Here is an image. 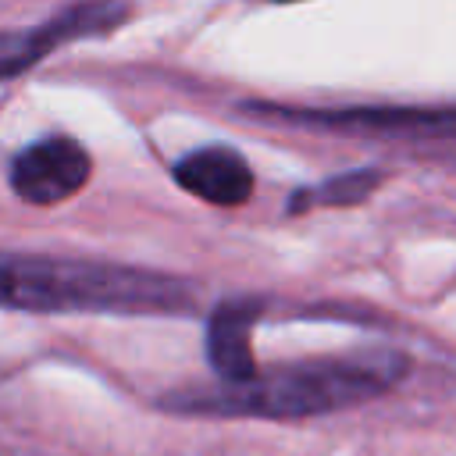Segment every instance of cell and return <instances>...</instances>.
Wrapping results in <instances>:
<instances>
[{"instance_id":"1","label":"cell","mask_w":456,"mask_h":456,"mask_svg":"<svg viewBox=\"0 0 456 456\" xmlns=\"http://www.w3.org/2000/svg\"><path fill=\"white\" fill-rule=\"evenodd\" d=\"M4 303L21 310H178L189 289L178 278L53 256H7Z\"/></svg>"},{"instance_id":"2","label":"cell","mask_w":456,"mask_h":456,"mask_svg":"<svg viewBox=\"0 0 456 456\" xmlns=\"http://www.w3.org/2000/svg\"><path fill=\"white\" fill-rule=\"evenodd\" d=\"M399 374H403V360L392 353L335 356V360L278 367L271 374H256L249 385H228L221 399H207L203 406L242 410L260 417H306V413L363 403L385 392Z\"/></svg>"},{"instance_id":"3","label":"cell","mask_w":456,"mask_h":456,"mask_svg":"<svg viewBox=\"0 0 456 456\" xmlns=\"http://www.w3.org/2000/svg\"><path fill=\"white\" fill-rule=\"evenodd\" d=\"M93 160L71 135H46L28 142L11 160V189L36 207H53L71 200L89 182Z\"/></svg>"},{"instance_id":"4","label":"cell","mask_w":456,"mask_h":456,"mask_svg":"<svg viewBox=\"0 0 456 456\" xmlns=\"http://www.w3.org/2000/svg\"><path fill=\"white\" fill-rule=\"evenodd\" d=\"M289 121L314 128L374 135V139H456L452 107H349V110H281Z\"/></svg>"},{"instance_id":"5","label":"cell","mask_w":456,"mask_h":456,"mask_svg":"<svg viewBox=\"0 0 456 456\" xmlns=\"http://www.w3.org/2000/svg\"><path fill=\"white\" fill-rule=\"evenodd\" d=\"M128 18L125 0H89V4H75L64 14L50 18L46 25L32 28V32H7L0 57H4V78H14L18 71L32 68L39 57H46L53 46L82 39V36H103L110 28H118Z\"/></svg>"},{"instance_id":"6","label":"cell","mask_w":456,"mask_h":456,"mask_svg":"<svg viewBox=\"0 0 456 456\" xmlns=\"http://www.w3.org/2000/svg\"><path fill=\"white\" fill-rule=\"evenodd\" d=\"M171 175L185 192H192L214 207H239L253 192V171H249L246 157L232 146L192 150L189 157H182L171 167Z\"/></svg>"},{"instance_id":"7","label":"cell","mask_w":456,"mask_h":456,"mask_svg":"<svg viewBox=\"0 0 456 456\" xmlns=\"http://www.w3.org/2000/svg\"><path fill=\"white\" fill-rule=\"evenodd\" d=\"M256 310L260 306L253 299H235V303H221L210 317L207 328L210 363L228 385H249L256 378V363L249 349V328L256 321Z\"/></svg>"},{"instance_id":"8","label":"cell","mask_w":456,"mask_h":456,"mask_svg":"<svg viewBox=\"0 0 456 456\" xmlns=\"http://www.w3.org/2000/svg\"><path fill=\"white\" fill-rule=\"evenodd\" d=\"M378 185H381V175L374 167L346 171V175H335V178L321 182L317 189L296 192L292 210H303V207H353V203H363Z\"/></svg>"},{"instance_id":"9","label":"cell","mask_w":456,"mask_h":456,"mask_svg":"<svg viewBox=\"0 0 456 456\" xmlns=\"http://www.w3.org/2000/svg\"><path fill=\"white\" fill-rule=\"evenodd\" d=\"M278 4H292V0H278Z\"/></svg>"}]
</instances>
